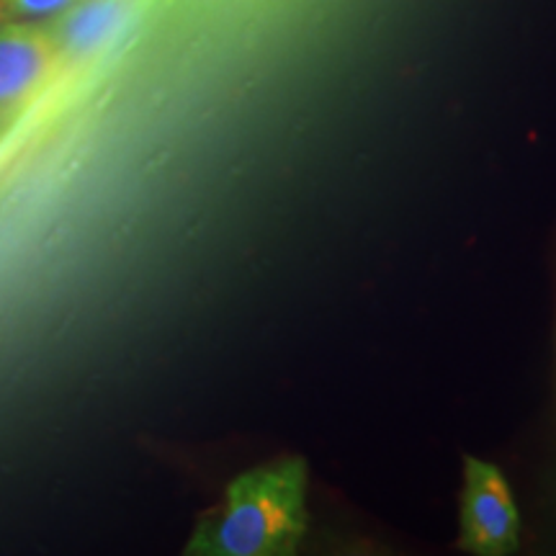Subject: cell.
Returning a JSON list of instances; mask_svg holds the SVG:
<instances>
[{
    "mask_svg": "<svg viewBox=\"0 0 556 556\" xmlns=\"http://www.w3.org/2000/svg\"><path fill=\"white\" fill-rule=\"evenodd\" d=\"M307 469L299 458L268 464L235 479L225 503L199 526L193 554H294L307 531Z\"/></svg>",
    "mask_w": 556,
    "mask_h": 556,
    "instance_id": "6da1fadb",
    "label": "cell"
},
{
    "mask_svg": "<svg viewBox=\"0 0 556 556\" xmlns=\"http://www.w3.org/2000/svg\"><path fill=\"white\" fill-rule=\"evenodd\" d=\"M58 60L52 34L34 24H0V135L37 101Z\"/></svg>",
    "mask_w": 556,
    "mask_h": 556,
    "instance_id": "7a4b0ae2",
    "label": "cell"
},
{
    "mask_svg": "<svg viewBox=\"0 0 556 556\" xmlns=\"http://www.w3.org/2000/svg\"><path fill=\"white\" fill-rule=\"evenodd\" d=\"M462 546L482 556H503L518 548L520 518L503 471L469 458L462 505Z\"/></svg>",
    "mask_w": 556,
    "mask_h": 556,
    "instance_id": "3957f363",
    "label": "cell"
},
{
    "mask_svg": "<svg viewBox=\"0 0 556 556\" xmlns=\"http://www.w3.org/2000/svg\"><path fill=\"white\" fill-rule=\"evenodd\" d=\"M122 18V3L119 0H93L86 9L67 18L65 29H62L58 47L65 45L70 52H88L99 47L111 31L116 29Z\"/></svg>",
    "mask_w": 556,
    "mask_h": 556,
    "instance_id": "277c9868",
    "label": "cell"
},
{
    "mask_svg": "<svg viewBox=\"0 0 556 556\" xmlns=\"http://www.w3.org/2000/svg\"><path fill=\"white\" fill-rule=\"evenodd\" d=\"M11 13L18 16H50V13L65 11L75 0H5Z\"/></svg>",
    "mask_w": 556,
    "mask_h": 556,
    "instance_id": "5b68a950",
    "label": "cell"
}]
</instances>
